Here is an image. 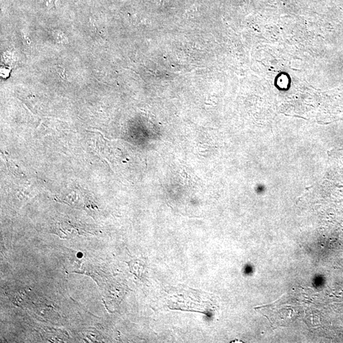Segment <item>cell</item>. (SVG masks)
Instances as JSON below:
<instances>
[{
  "mask_svg": "<svg viewBox=\"0 0 343 343\" xmlns=\"http://www.w3.org/2000/svg\"><path fill=\"white\" fill-rule=\"evenodd\" d=\"M52 36L55 42L61 45H67L69 40L67 35L63 32L59 30H54L52 32Z\"/></svg>",
  "mask_w": 343,
  "mask_h": 343,
  "instance_id": "obj_1",
  "label": "cell"
},
{
  "mask_svg": "<svg viewBox=\"0 0 343 343\" xmlns=\"http://www.w3.org/2000/svg\"><path fill=\"white\" fill-rule=\"evenodd\" d=\"M44 5L48 10L54 9L55 6V0H42Z\"/></svg>",
  "mask_w": 343,
  "mask_h": 343,
  "instance_id": "obj_2",
  "label": "cell"
},
{
  "mask_svg": "<svg viewBox=\"0 0 343 343\" xmlns=\"http://www.w3.org/2000/svg\"><path fill=\"white\" fill-rule=\"evenodd\" d=\"M56 69L59 76H60L63 80H67L68 76L67 72H65V70L63 68L57 67Z\"/></svg>",
  "mask_w": 343,
  "mask_h": 343,
  "instance_id": "obj_3",
  "label": "cell"
}]
</instances>
